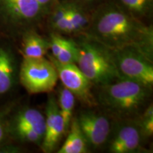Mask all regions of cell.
Returning <instances> with one entry per match:
<instances>
[{
  "label": "cell",
  "mask_w": 153,
  "mask_h": 153,
  "mask_svg": "<svg viewBox=\"0 0 153 153\" xmlns=\"http://www.w3.org/2000/svg\"><path fill=\"white\" fill-rule=\"evenodd\" d=\"M110 51L133 49L153 59V32L119 9L109 7L96 18L88 34Z\"/></svg>",
  "instance_id": "1"
},
{
  "label": "cell",
  "mask_w": 153,
  "mask_h": 153,
  "mask_svg": "<svg viewBox=\"0 0 153 153\" xmlns=\"http://www.w3.org/2000/svg\"><path fill=\"white\" fill-rule=\"evenodd\" d=\"M97 104L118 119L133 120L149 104L152 88L133 80L122 78L99 86Z\"/></svg>",
  "instance_id": "2"
},
{
  "label": "cell",
  "mask_w": 153,
  "mask_h": 153,
  "mask_svg": "<svg viewBox=\"0 0 153 153\" xmlns=\"http://www.w3.org/2000/svg\"><path fill=\"white\" fill-rule=\"evenodd\" d=\"M75 42V64L93 85L99 87L122 79L109 49L89 36Z\"/></svg>",
  "instance_id": "3"
},
{
  "label": "cell",
  "mask_w": 153,
  "mask_h": 153,
  "mask_svg": "<svg viewBox=\"0 0 153 153\" xmlns=\"http://www.w3.org/2000/svg\"><path fill=\"white\" fill-rule=\"evenodd\" d=\"M20 82L29 94L50 93L55 89L58 76L51 60L45 57H24L19 72Z\"/></svg>",
  "instance_id": "4"
},
{
  "label": "cell",
  "mask_w": 153,
  "mask_h": 153,
  "mask_svg": "<svg viewBox=\"0 0 153 153\" xmlns=\"http://www.w3.org/2000/svg\"><path fill=\"white\" fill-rule=\"evenodd\" d=\"M111 51L118 73L122 78L152 87V60L133 49L125 48Z\"/></svg>",
  "instance_id": "5"
},
{
  "label": "cell",
  "mask_w": 153,
  "mask_h": 153,
  "mask_svg": "<svg viewBox=\"0 0 153 153\" xmlns=\"http://www.w3.org/2000/svg\"><path fill=\"white\" fill-rule=\"evenodd\" d=\"M48 58L56 68L58 79L62 85L67 88L79 99L82 104L91 107L97 104L93 94V84L79 70L75 63L62 64L57 62L48 55Z\"/></svg>",
  "instance_id": "6"
},
{
  "label": "cell",
  "mask_w": 153,
  "mask_h": 153,
  "mask_svg": "<svg viewBox=\"0 0 153 153\" xmlns=\"http://www.w3.org/2000/svg\"><path fill=\"white\" fill-rule=\"evenodd\" d=\"M76 118L87 144L93 148H100L108 140L111 123L106 115L93 110H82Z\"/></svg>",
  "instance_id": "7"
},
{
  "label": "cell",
  "mask_w": 153,
  "mask_h": 153,
  "mask_svg": "<svg viewBox=\"0 0 153 153\" xmlns=\"http://www.w3.org/2000/svg\"><path fill=\"white\" fill-rule=\"evenodd\" d=\"M45 131L42 140V150L50 153L56 150L59 143L67 133L56 98L51 95L45 107Z\"/></svg>",
  "instance_id": "8"
},
{
  "label": "cell",
  "mask_w": 153,
  "mask_h": 153,
  "mask_svg": "<svg viewBox=\"0 0 153 153\" xmlns=\"http://www.w3.org/2000/svg\"><path fill=\"white\" fill-rule=\"evenodd\" d=\"M126 123L114 130L108 143V150L112 153H132L140 146L141 135L135 120H125Z\"/></svg>",
  "instance_id": "9"
},
{
  "label": "cell",
  "mask_w": 153,
  "mask_h": 153,
  "mask_svg": "<svg viewBox=\"0 0 153 153\" xmlns=\"http://www.w3.org/2000/svg\"><path fill=\"white\" fill-rule=\"evenodd\" d=\"M5 10L16 20L31 22L37 19L45 9L37 0H1Z\"/></svg>",
  "instance_id": "10"
},
{
  "label": "cell",
  "mask_w": 153,
  "mask_h": 153,
  "mask_svg": "<svg viewBox=\"0 0 153 153\" xmlns=\"http://www.w3.org/2000/svg\"><path fill=\"white\" fill-rule=\"evenodd\" d=\"M49 50L51 57L62 64L76 63L77 48L75 41L66 38L58 33L51 35L49 39Z\"/></svg>",
  "instance_id": "11"
},
{
  "label": "cell",
  "mask_w": 153,
  "mask_h": 153,
  "mask_svg": "<svg viewBox=\"0 0 153 153\" xmlns=\"http://www.w3.org/2000/svg\"><path fill=\"white\" fill-rule=\"evenodd\" d=\"M68 135L58 153H85L88 152L87 143L79 123L76 116H73L70 122Z\"/></svg>",
  "instance_id": "12"
},
{
  "label": "cell",
  "mask_w": 153,
  "mask_h": 153,
  "mask_svg": "<svg viewBox=\"0 0 153 153\" xmlns=\"http://www.w3.org/2000/svg\"><path fill=\"white\" fill-rule=\"evenodd\" d=\"M49 50V40L35 32L30 31L24 36L21 53L23 57L26 58H38L45 57Z\"/></svg>",
  "instance_id": "13"
},
{
  "label": "cell",
  "mask_w": 153,
  "mask_h": 153,
  "mask_svg": "<svg viewBox=\"0 0 153 153\" xmlns=\"http://www.w3.org/2000/svg\"><path fill=\"white\" fill-rule=\"evenodd\" d=\"M15 65L11 53L0 48V94L10 90L14 81Z\"/></svg>",
  "instance_id": "14"
},
{
  "label": "cell",
  "mask_w": 153,
  "mask_h": 153,
  "mask_svg": "<svg viewBox=\"0 0 153 153\" xmlns=\"http://www.w3.org/2000/svg\"><path fill=\"white\" fill-rule=\"evenodd\" d=\"M16 126L29 128L43 139L45 131V116L36 108H25L17 115Z\"/></svg>",
  "instance_id": "15"
},
{
  "label": "cell",
  "mask_w": 153,
  "mask_h": 153,
  "mask_svg": "<svg viewBox=\"0 0 153 153\" xmlns=\"http://www.w3.org/2000/svg\"><path fill=\"white\" fill-rule=\"evenodd\" d=\"M57 103L61 116L64 120L66 132L68 133L70 122L73 117L76 97L71 91L68 90L63 85L57 89Z\"/></svg>",
  "instance_id": "16"
},
{
  "label": "cell",
  "mask_w": 153,
  "mask_h": 153,
  "mask_svg": "<svg viewBox=\"0 0 153 153\" xmlns=\"http://www.w3.org/2000/svg\"><path fill=\"white\" fill-rule=\"evenodd\" d=\"M69 26L68 34L82 31L88 24V18L82 9L73 4L68 6Z\"/></svg>",
  "instance_id": "17"
},
{
  "label": "cell",
  "mask_w": 153,
  "mask_h": 153,
  "mask_svg": "<svg viewBox=\"0 0 153 153\" xmlns=\"http://www.w3.org/2000/svg\"><path fill=\"white\" fill-rule=\"evenodd\" d=\"M68 5L69 3L59 4L55 8L51 16L52 27L58 33L68 34L69 26Z\"/></svg>",
  "instance_id": "18"
},
{
  "label": "cell",
  "mask_w": 153,
  "mask_h": 153,
  "mask_svg": "<svg viewBox=\"0 0 153 153\" xmlns=\"http://www.w3.org/2000/svg\"><path fill=\"white\" fill-rule=\"evenodd\" d=\"M135 121L138 126L141 135L143 137H150L153 134V106L149 104L140 113Z\"/></svg>",
  "instance_id": "19"
},
{
  "label": "cell",
  "mask_w": 153,
  "mask_h": 153,
  "mask_svg": "<svg viewBox=\"0 0 153 153\" xmlns=\"http://www.w3.org/2000/svg\"><path fill=\"white\" fill-rule=\"evenodd\" d=\"M130 11L137 14H145L150 9L152 0H120Z\"/></svg>",
  "instance_id": "20"
},
{
  "label": "cell",
  "mask_w": 153,
  "mask_h": 153,
  "mask_svg": "<svg viewBox=\"0 0 153 153\" xmlns=\"http://www.w3.org/2000/svg\"><path fill=\"white\" fill-rule=\"evenodd\" d=\"M16 133L21 139L30 143H42L43 137L28 127L16 126Z\"/></svg>",
  "instance_id": "21"
},
{
  "label": "cell",
  "mask_w": 153,
  "mask_h": 153,
  "mask_svg": "<svg viewBox=\"0 0 153 153\" xmlns=\"http://www.w3.org/2000/svg\"><path fill=\"white\" fill-rule=\"evenodd\" d=\"M4 133V126L3 124L1 123V121L0 120V141L3 139Z\"/></svg>",
  "instance_id": "22"
}]
</instances>
